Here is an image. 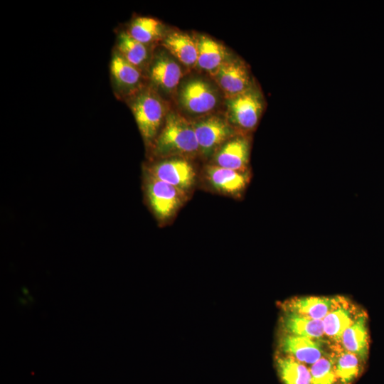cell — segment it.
<instances>
[{"label":"cell","mask_w":384,"mask_h":384,"mask_svg":"<svg viewBox=\"0 0 384 384\" xmlns=\"http://www.w3.org/2000/svg\"><path fill=\"white\" fill-rule=\"evenodd\" d=\"M151 150L158 159L194 156L199 148L193 124L178 114H167Z\"/></svg>","instance_id":"obj_1"},{"label":"cell","mask_w":384,"mask_h":384,"mask_svg":"<svg viewBox=\"0 0 384 384\" xmlns=\"http://www.w3.org/2000/svg\"><path fill=\"white\" fill-rule=\"evenodd\" d=\"M145 144L151 147L167 115L163 98L146 86L127 100Z\"/></svg>","instance_id":"obj_2"},{"label":"cell","mask_w":384,"mask_h":384,"mask_svg":"<svg viewBox=\"0 0 384 384\" xmlns=\"http://www.w3.org/2000/svg\"><path fill=\"white\" fill-rule=\"evenodd\" d=\"M144 187L146 201L160 222L171 218L183 203L186 193L145 171Z\"/></svg>","instance_id":"obj_3"},{"label":"cell","mask_w":384,"mask_h":384,"mask_svg":"<svg viewBox=\"0 0 384 384\" xmlns=\"http://www.w3.org/2000/svg\"><path fill=\"white\" fill-rule=\"evenodd\" d=\"M111 85L115 97L127 101L147 86L145 75L129 63L114 48L110 61Z\"/></svg>","instance_id":"obj_4"},{"label":"cell","mask_w":384,"mask_h":384,"mask_svg":"<svg viewBox=\"0 0 384 384\" xmlns=\"http://www.w3.org/2000/svg\"><path fill=\"white\" fill-rule=\"evenodd\" d=\"M146 74L147 86L161 97L172 92L182 77L179 65L164 50L153 52Z\"/></svg>","instance_id":"obj_5"},{"label":"cell","mask_w":384,"mask_h":384,"mask_svg":"<svg viewBox=\"0 0 384 384\" xmlns=\"http://www.w3.org/2000/svg\"><path fill=\"white\" fill-rule=\"evenodd\" d=\"M145 171L186 193L194 185L196 172L191 163L183 158H167L154 161Z\"/></svg>","instance_id":"obj_6"},{"label":"cell","mask_w":384,"mask_h":384,"mask_svg":"<svg viewBox=\"0 0 384 384\" xmlns=\"http://www.w3.org/2000/svg\"><path fill=\"white\" fill-rule=\"evenodd\" d=\"M228 107L230 123L239 129L250 130L258 123L263 102L260 93L249 88L242 93L230 97Z\"/></svg>","instance_id":"obj_7"},{"label":"cell","mask_w":384,"mask_h":384,"mask_svg":"<svg viewBox=\"0 0 384 384\" xmlns=\"http://www.w3.org/2000/svg\"><path fill=\"white\" fill-rule=\"evenodd\" d=\"M192 124L199 152L206 157L218 151L223 144L232 138L233 134L230 125L218 116L205 117Z\"/></svg>","instance_id":"obj_8"},{"label":"cell","mask_w":384,"mask_h":384,"mask_svg":"<svg viewBox=\"0 0 384 384\" xmlns=\"http://www.w3.org/2000/svg\"><path fill=\"white\" fill-rule=\"evenodd\" d=\"M179 102L187 112L204 114L217 105L218 95L213 87L206 81L193 78L184 82L179 91Z\"/></svg>","instance_id":"obj_9"},{"label":"cell","mask_w":384,"mask_h":384,"mask_svg":"<svg viewBox=\"0 0 384 384\" xmlns=\"http://www.w3.org/2000/svg\"><path fill=\"white\" fill-rule=\"evenodd\" d=\"M321 341L282 333L278 341V353L310 366L329 354L325 352Z\"/></svg>","instance_id":"obj_10"},{"label":"cell","mask_w":384,"mask_h":384,"mask_svg":"<svg viewBox=\"0 0 384 384\" xmlns=\"http://www.w3.org/2000/svg\"><path fill=\"white\" fill-rule=\"evenodd\" d=\"M361 309L343 297H334L332 306L322 320L325 336L338 343L345 331L356 319Z\"/></svg>","instance_id":"obj_11"},{"label":"cell","mask_w":384,"mask_h":384,"mask_svg":"<svg viewBox=\"0 0 384 384\" xmlns=\"http://www.w3.org/2000/svg\"><path fill=\"white\" fill-rule=\"evenodd\" d=\"M215 80L229 97L250 88V77L245 65L238 60H225L214 73Z\"/></svg>","instance_id":"obj_12"},{"label":"cell","mask_w":384,"mask_h":384,"mask_svg":"<svg viewBox=\"0 0 384 384\" xmlns=\"http://www.w3.org/2000/svg\"><path fill=\"white\" fill-rule=\"evenodd\" d=\"M369 340L368 316L361 309L353 322L343 332L336 344L366 362L369 353Z\"/></svg>","instance_id":"obj_13"},{"label":"cell","mask_w":384,"mask_h":384,"mask_svg":"<svg viewBox=\"0 0 384 384\" xmlns=\"http://www.w3.org/2000/svg\"><path fill=\"white\" fill-rule=\"evenodd\" d=\"M205 174L213 189L229 196L241 193L249 181L248 174L245 171L226 169L215 164L208 166Z\"/></svg>","instance_id":"obj_14"},{"label":"cell","mask_w":384,"mask_h":384,"mask_svg":"<svg viewBox=\"0 0 384 384\" xmlns=\"http://www.w3.org/2000/svg\"><path fill=\"white\" fill-rule=\"evenodd\" d=\"M250 146L242 137H232L217 151L215 165L239 171H245L249 161Z\"/></svg>","instance_id":"obj_15"},{"label":"cell","mask_w":384,"mask_h":384,"mask_svg":"<svg viewBox=\"0 0 384 384\" xmlns=\"http://www.w3.org/2000/svg\"><path fill=\"white\" fill-rule=\"evenodd\" d=\"M334 297H302L285 301L282 307L288 312L312 319L323 320L331 309Z\"/></svg>","instance_id":"obj_16"},{"label":"cell","mask_w":384,"mask_h":384,"mask_svg":"<svg viewBox=\"0 0 384 384\" xmlns=\"http://www.w3.org/2000/svg\"><path fill=\"white\" fill-rule=\"evenodd\" d=\"M129 63L144 73L146 72L153 53L149 46L131 37L126 30L118 31L114 47Z\"/></svg>","instance_id":"obj_17"},{"label":"cell","mask_w":384,"mask_h":384,"mask_svg":"<svg viewBox=\"0 0 384 384\" xmlns=\"http://www.w3.org/2000/svg\"><path fill=\"white\" fill-rule=\"evenodd\" d=\"M331 353L338 384H352L361 374L365 361L335 343Z\"/></svg>","instance_id":"obj_18"},{"label":"cell","mask_w":384,"mask_h":384,"mask_svg":"<svg viewBox=\"0 0 384 384\" xmlns=\"http://www.w3.org/2000/svg\"><path fill=\"white\" fill-rule=\"evenodd\" d=\"M161 45L183 65L190 67L197 65V42L189 35L181 32L170 33L164 37Z\"/></svg>","instance_id":"obj_19"},{"label":"cell","mask_w":384,"mask_h":384,"mask_svg":"<svg viewBox=\"0 0 384 384\" xmlns=\"http://www.w3.org/2000/svg\"><path fill=\"white\" fill-rule=\"evenodd\" d=\"M283 334L321 340L325 336L322 320L312 319L284 312L281 318Z\"/></svg>","instance_id":"obj_20"},{"label":"cell","mask_w":384,"mask_h":384,"mask_svg":"<svg viewBox=\"0 0 384 384\" xmlns=\"http://www.w3.org/2000/svg\"><path fill=\"white\" fill-rule=\"evenodd\" d=\"M126 31L134 39L149 46L164 38L163 24L149 16L135 18L130 22Z\"/></svg>","instance_id":"obj_21"},{"label":"cell","mask_w":384,"mask_h":384,"mask_svg":"<svg viewBox=\"0 0 384 384\" xmlns=\"http://www.w3.org/2000/svg\"><path fill=\"white\" fill-rule=\"evenodd\" d=\"M197 42V65L203 70L214 73L226 60L225 48L212 38L202 36Z\"/></svg>","instance_id":"obj_22"},{"label":"cell","mask_w":384,"mask_h":384,"mask_svg":"<svg viewBox=\"0 0 384 384\" xmlns=\"http://www.w3.org/2000/svg\"><path fill=\"white\" fill-rule=\"evenodd\" d=\"M276 366L284 384H311L309 367L287 356L277 354Z\"/></svg>","instance_id":"obj_23"},{"label":"cell","mask_w":384,"mask_h":384,"mask_svg":"<svg viewBox=\"0 0 384 384\" xmlns=\"http://www.w3.org/2000/svg\"><path fill=\"white\" fill-rule=\"evenodd\" d=\"M311 384H338L331 353L309 366Z\"/></svg>","instance_id":"obj_24"}]
</instances>
